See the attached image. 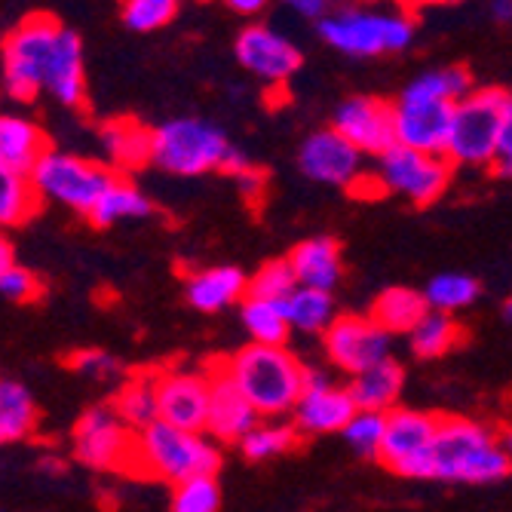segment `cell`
I'll use <instances>...</instances> for the list:
<instances>
[{
  "label": "cell",
  "instance_id": "obj_1",
  "mask_svg": "<svg viewBox=\"0 0 512 512\" xmlns=\"http://www.w3.org/2000/svg\"><path fill=\"white\" fill-rule=\"evenodd\" d=\"M470 92H473L470 71L460 65L439 68V71H430L411 80L402 89V96L393 102L396 145L445 157L454 108L457 102L467 99Z\"/></svg>",
  "mask_w": 512,
  "mask_h": 512
},
{
  "label": "cell",
  "instance_id": "obj_2",
  "mask_svg": "<svg viewBox=\"0 0 512 512\" xmlns=\"http://www.w3.org/2000/svg\"><path fill=\"white\" fill-rule=\"evenodd\" d=\"M221 362L230 381L252 402V408L270 421L295 411L307 384V368L286 347L249 344Z\"/></svg>",
  "mask_w": 512,
  "mask_h": 512
},
{
  "label": "cell",
  "instance_id": "obj_3",
  "mask_svg": "<svg viewBox=\"0 0 512 512\" xmlns=\"http://www.w3.org/2000/svg\"><path fill=\"white\" fill-rule=\"evenodd\" d=\"M154 163L172 175H203L212 169L243 175L252 169L246 154L227 142V135L197 117H178L154 129Z\"/></svg>",
  "mask_w": 512,
  "mask_h": 512
},
{
  "label": "cell",
  "instance_id": "obj_4",
  "mask_svg": "<svg viewBox=\"0 0 512 512\" xmlns=\"http://www.w3.org/2000/svg\"><path fill=\"white\" fill-rule=\"evenodd\" d=\"M509 457L497 436L463 417H442L436 439V479L463 485H491L509 473Z\"/></svg>",
  "mask_w": 512,
  "mask_h": 512
},
{
  "label": "cell",
  "instance_id": "obj_5",
  "mask_svg": "<svg viewBox=\"0 0 512 512\" xmlns=\"http://www.w3.org/2000/svg\"><path fill=\"white\" fill-rule=\"evenodd\" d=\"M218 467L221 454L209 439H203V433H184L157 421L135 439V476L181 485L200 476H215Z\"/></svg>",
  "mask_w": 512,
  "mask_h": 512
},
{
  "label": "cell",
  "instance_id": "obj_6",
  "mask_svg": "<svg viewBox=\"0 0 512 512\" xmlns=\"http://www.w3.org/2000/svg\"><path fill=\"white\" fill-rule=\"evenodd\" d=\"M319 37L347 56H384L399 53L414 40V22L396 10H332L319 25Z\"/></svg>",
  "mask_w": 512,
  "mask_h": 512
},
{
  "label": "cell",
  "instance_id": "obj_7",
  "mask_svg": "<svg viewBox=\"0 0 512 512\" xmlns=\"http://www.w3.org/2000/svg\"><path fill=\"white\" fill-rule=\"evenodd\" d=\"M506 89H473L467 99L457 102L454 123L448 135L445 157L451 166H491L500 148V132L506 117Z\"/></svg>",
  "mask_w": 512,
  "mask_h": 512
},
{
  "label": "cell",
  "instance_id": "obj_8",
  "mask_svg": "<svg viewBox=\"0 0 512 512\" xmlns=\"http://www.w3.org/2000/svg\"><path fill=\"white\" fill-rule=\"evenodd\" d=\"M65 25L50 13L25 16L4 43V83L19 102H34L46 89V68H50L56 40Z\"/></svg>",
  "mask_w": 512,
  "mask_h": 512
},
{
  "label": "cell",
  "instance_id": "obj_9",
  "mask_svg": "<svg viewBox=\"0 0 512 512\" xmlns=\"http://www.w3.org/2000/svg\"><path fill=\"white\" fill-rule=\"evenodd\" d=\"M114 178L117 175H111L99 163L62 151H50L31 172V184L37 188L40 200L62 203L86 218L96 212L102 194L111 188Z\"/></svg>",
  "mask_w": 512,
  "mask_h": 512
},
{
  "label": "cell",
  "instance_id": "obj_10",
  "mask_svg": "<svg viewBox=\"0 0 512 512\" xmlns=\"http://www.w3.org/2000/svg\"><path fill=\"white\" fill-rule=\"evenodd\" d=\"M442 417L411 408H393L387 414V436L381 463L405 479H436V439Z\"/></svg>",
  "mask_w": 512,
  "mask_h": 512
},
{
  "label": "cell",
  "instance_id": "obj_11",
  "mask_svg": "<svg viewBox=\"0 0 512 512\" xmlns=\"http://www.w3.org/2000/svg\"><path fill=\"white\" fill-rule=\"evenodd\" d=\"M138 433L114 411V405L89 408L74 427V457L89 470L132 473Z\"/></svg>",
  "mask_w": 512,
  "mask_h": 512
},
{
  "label": "cell",
  "instance_id": "obj_12",
  "mask_svg": "<svg viewBox=\"0 0 512 512\" xmlns=\"http://www.w3.org/2000/svg\"><path fill=\"white\" fill-rule=\"evenodd\" d=\"M375 172L381 175L390 194H399L417 206H430L448 188L451 160L442 154H424V151H411V148L396 145L393 151H387L381 157Z\"/></svg>",
  "mask_w": 512,
  "mask_h": 512
},
{
  "label": "cell",
  "instance_id": "obj_13",
  "mask_svg": "<svg viewBox=\"0 0 512 512\" xmlns=\"http://www.w3.org/2000/svg\"><path fill=\"white\" fill-rule=\"evenodd\" d=\"M329 362H335L350 378L365 375L390 359V335L371 316H338L332 329L322 335Z\"/></svg>",
  "mask_w": 512,
  "mask_h": 512
},
{
  "label": "cell",
  "instance_id": "obj_14",
  "mask_svg": "<svg viewBox=\"0 0 512 512\" xmlns=\"http://www.w3.org/2000/svg\"><path fill=\"white\" fill-rule=\"evenodd\" d=\"M356 402L347 387H335L322 371H307L304 393L295 405V427L304 436L344 433L356 417Z\"/></svg>",
  "mask_w": 512,
  "mask_h": 512
},
{
  "label": "cell",
  "instance_id": "obj_15",
  "mask_svg": "<svg viewBox=\"0 0 512 512\" xmlns=\"http://www.w3.org/2000/svg\"><path fill=\"white\" fill-rule=\"evenodd\" d=\"M209 375L194 371H169L157 375V414L160 421L184 430V433H206L209 424Z\"/></svg>",
  "mask_w": 512,
  "mask_h": 512
},
{
  "label": "cell",
  "instance_id": "obj_16",
  "mask_svg": "<svg viewBox=\"0 0 512 512\" xmlns=\"http://www.w3.org/2000/svg\"><path fill=\"white\" fill-rule=\"evenodd\" d=\"M332 129H338L356 151L375 154L378 160L396 148V114L393 105L381 99H347L335 111Z\"/></svg>",
  "mask_w": 512,
  "mask_h": 512
},
{
  "label": "cell",
  "instance_id": "obj_17",
  "mask_svg": "<svg viewBox=\"0 0 512 512\" xmlns=\"http://www.w3.org/2000/svg\"><path fill=\"white\" fill-rule=\"evenodd\" d=\"M240 65L264 83H286L301 68V50L267 25H249L237 37Z\"/></svg>",
  "mask_w": 512,
  "mask_h": 512
},
{
  "label": "cell",
  "instance_id": "obj_18",
  "mask_svg": "<svg viewBox=\"0 0 512 512\" xmlns=\"http://www.w3.org/2000/svg\"><path fill=\"white\" fill-rule=\"evenodd\" d=\"M298 166L307 178L322 184H350L365 172L362 169V151H356L338 129H319L301 145Z\"/></svg>",
  "mask_w": 512,
  "mask_h": 512
},
{
  "label": "cell",
  "instance_id": "obj_19",
  "mask_svg": "<svg viewBox=\"0 0 512 512\" xmlns=\"http://www.w3.org/2000/svg\"><path fill=\"white\" fill-rule=\"evenodd\" d=\"M209 424L206 433L215 436L218 442H243L258 424L261 414L252 408V402L243 396V390L230 381L224 371V362H218L209 371Z\"/></svg>",
  "mask_w": 512,
  "mask_h": 512
},
{
  "label": "cell",
  "instance_id": "obj_20",
  "mask_svg": "<svg viewBox=\"0 0 512 512\" xmlns=\"http://www.w3.org/2000/svg\"><path fill=\"white\" fill-rule=\"evenodd\" d=\"M46 89L68 105V108H83L86 105V77H83V46L80 37L71 28H62L56 50L46 68Z\"/></svg>",
  "mask_w": 512,
  "mask_h": 512
},
{
  "label": "cell",
  "instance_id": "obj_21",
  "mask_svg": "<svg viewBox=\"0 0 512 512\" xmlns=\"http://www.w3.org/2000/svg\"><path fill=\"white\" fill-rule=\"evenodd\" d=\"M249 279L237 267H209L194 276L184 279V298L200 313H218L230 304H237L240 298L246 301Z\"/></svg>",
  "mask_w": 512,
  "mask_h": 512
},
{
  "label": "cell",
  "instance_id": "obj_22",
  "mask_svg": "<svg viewBox=\"0 0 512 512\" xmlns=\"http://www.w3.org/2000/svg\"><path fill=\"white\" fill-rule=\"evenodd\" d=\"M289 264L298 276V286L332 292L341 283V246L332 237H313L292 249Z\"/></svg>",
  "mask_w": 512,
  "mask_h": 512
},
{
  "label": "cell",
  "instance_id": "obj_23",
  "mask_svg": "<svg viewBox=\"0 0 512 512\" xmlns=\"http://www.w3.org/2000/svg\"><path fill=\"white\" fill-rule=\"evenodd\" d=\"M46 154H50V145H46L43 132L34 123L10 114L0 120V172L31 178V172Z\"/></svg>",
  "mask_w": 512,
  "mask_h": 512
},
{
  "label": "cell",
  "instance_id": "obj_24",
  "mask_svg": "<svg viewBox=\"0 0 512 512\" xmlns=\"http://www.w3.org/2000/svg\"><path fill=\"white\" fill-rule=\"evenodd\" d=\"M405 387V371L396 359H387L375 368H368L365 375L350 381V396L356 402L359 411H378V414H390L393 408H399V396Z\"/></svg>",
  "mask_w": 512,
  "mask_h": 512
},
{
  "label": "cell",
  "instance_id": "obj_25",
  "mask_svg": "<svg viewBox=\"0 0 512 512\" xmlns=\"http://www.w3.org/2000/svg\"><path fill=\"white\" fill-rule=\"evenodd\" d=\"M430 313V304L424 292H414L408 286L384 289L375 304H371V319H375L387 335H411L417 325Z\"/></svg>",
  "mask_w": 512,
  "mask_h": 512
},
{
  "label": "cell",
  "instance_id": "obj_26",
  "mask_svg": "<svg viewBox=\"0 0 512 512\" xmlns=\"http://www.w3.org/2000/svg\"><path fill=\"white\" fill-rule=\"evenodd\" d=\"M105 148L111 154V160L117 166H142V163H154V132L138 126L135 120H117L108 123L105 132Z\"/></svg>",
  "mask_w": 512,
  "mask_h": 512
},
{
  "label": "cell",
  "instance_id": "obj_27",
  "mask_svg": "<svg viewBox=\"0 0 512 512\" xmlns=\"http://www.w3.org/2000/svg\"><path fill=\"white\" fill-rule=\"evenodd\" d=\"M283 307H286V319L292 329L307 332V335H325L332 329V322L338 319L332 292H319V289L298 286V292Z\"/></svg>",
  "mask_w": 512,
  "mask_h": 512
},
{
  "label": "cell",
  "instance_id": "obj_28",
  "mask_svg": "<svg viewBox=\"0 0 512 512\" xmlns=\"http://www.w3.org/2000/svg\"><path fill=\"white\" fill-rule=\"evenodd\" d=\"M37 427V405L31 393L16 384L4 381L0 384V439L4 442H22Z\"/></svg>",
  "mask_w": 512,
  "mask_h": 512
},
{
  "label": "cell",
  "instance_id": "obj_29",
  "mask_svg": "<svg viewBox=\"0 0 512 512\" xmlns=\"http://www.w3.org/2000/svg\"><path fill=\"white\" fill-rule=\"evenodd\" d=\"M240 316H243V325H246L252 344H261V347H286V338H289L292 325L286 319V307L283 304L246 298L240 304Z\"/></svg>",
  "mask_w": 512,
  "mask_h": 512
},
{
  "label": "cell",
  "instance_id": "obj_30",
  "mask_svg": "<svg viewBox=\"0 0 512 512\" xmlns=\"http://www.w3.org/2000/svg\"><path fill=\"white\" fill-rule=\"evenodd\" d=\"M151 200L135 188L132 181L126 178H114L111 181V188L102 194L96 212L89 215V221L96 224V227H111L117 221H126V218H145L151 215Z\"/></svg>",
  "mask_w": 512,
  "mask_h": 512
},
{
  "label": "cell",
  "instance_id": "obj_31",
  "mask_svg": "<svg viewBox=\"0 0 512 512\" xmlns=\"http://www.w3.org/2000/svg\"><path fill=\"white\" fill-rule=\"evenodd\" d=\"M114 411L135 433H142L151 424H157L160 421V414H157V378H132V381H126L117 390Z\"/></svg>",
  "mask_w": 512,
  "mask_h": 512
},
{
  "label": "cell",
  "instance_id": "obj_32",
  "mask_svg": "<svg viewBox=\"0 0 512 512\" xmlns=\"http://www.w3.org/2000/svg\"><path fill=\"white\" fill-rule=\"evenodd\" d=\"M424 298H427L430 310L451 316L457 310H467L479 298V283L467 273H439L427 283Z\"/></svg>",
  "mask_w": 512,
  "mask_h": 512
},
{
  "label": "cell",
  "instance_id": "obj_33",
  "mask_svg": "<svg viewBox=\"0 0 512 512\" xmlns=\"http://www.w3.org/2000/svg\"><path fill=\"white\" fill-rule=\"evenodd\" d=\"M408 338H411L414 356H421V359H436V356H445V353L460 341V325L454 322V316L430 310V313L424 316V322L417 325V329H414Z\"/></svg>",
  "mask_w": 512,
  "mask_h": 512
},
{
  "label": "cell",
  "instance_id": "obj_34",
  "mask_svg": "<svg viewBox=\"0 0 512 512\" xmlns=\"http://www.w3.org/2000/svg\"><path fill=\"white\" fill-rule=\"evenodd\" d=\"M40 206V194L28 175L0 172V221L4 227L28 221Z\"/></svg>",
  "mask_w": 512,
  "mask_h": 512
},
{
  "label": "cell",
  "instance_id": "obj_35",
  "mask_svg": "<svg viewBox=\"0 0 512 512\" xmlns=\"http://www.w3.org/2000/svg\"><path fill=\"white\" fill-rule=\"evenodd\" d=\"M295 292H298V276H295L289 258H276V261H267V264L249 279L246 298L286 304Z\"/></svg>",
  "mask_w": 512,
  "mask_h": 512
},
{
  "label": "cell",
  "instance_id": "obj_36",
  "mask_svg": "<svg viewBox=\"0 0 512 512\" xmlns=\"http://www.w3.org/2000/svg\"><path fill=\"white\" fill-rule=\"evenodd\" d=\"M295 442H298V427L295 424L264 421L240 442V448H243V454L249 460H270V457H279V454H286L289 448H295Z\"/></svg>",
  "mask_w": 512,
  "mask_h": 512
},
{
  "label": "cell",
  "instance_id": "obj_37",
  "mask_svg": "<svg viewBox=\"0 0 512 512\" xmlns=\"http://www.w3.org/2000/svg\"><path fill=\"white\" fill-rule=\"evenodd\" d=\"M341 436L347 439V445L356 454H362V457H378L381 460V448H384V436H387V414L356 411V417L347 424V430Z\"/></svg>",
  "mask_w": 512,
  "mask_h": 512
},
{
  "label": "cell",
  "instance_id": "obj_38",
  "mask_svg": "<svg viewBox=\"0 0 512 512\" xmlns=\"http://www.w3.org/2000/svg\"><path fill=\"white\" fill-rule=\"evenodd\" d=\"M218 509H221V488H218L215 476L181 482L172 491L169 512H218Z\"/></svg>",
  "mask_w": 512,
  "mask_h": 512
},
{
  "label": "cell",
  "instance_id": "obj_39",
  "mask_svg": "<svg viewBox=\"0 0 512 512\" xmlns=\"http://www.w3.org/2000/svg\"><path fill=\"white\" fill-rule=\"evenodd\" d=\"M178 16L175 0H126L120 19L132 31H157Z\"/></svg>",
  "mask_w": 512,
  "mask_h": 512
},
{
  "label": "cell",
  "instance_id": "obj_40",
  "mask_svg": "<svg viewBox=\"0 0 512 512\" xmlns=\"http://www.w3.org/2000/svg\"><path fill=\"white\" fill-rule=\"evenodd\" d=\"M0 292H4L7 301L28 304V301H37L43 289H40L37 276H34L28 267L16 264V267H10V270L0 273Z\"/></svg>",
  "mask_w": 512,
  "mask_h": 512
},
{
  "label": "cell",
  "instance_id": "obj_41",
  "mask_svg": "<svg viewBox=\"0 0 512 512\" xmlns=\"http://www.w3.org/2000/svg\"><path fill=\"white\" fill-rule=\"evenodd\" d=\"M68 365L74 371H80V375L96 378V381H108V378H114L117 371H120V362L111 353H105V350H80V353H71L68 356Z\"/></svg>",
  "mask_w": 512,
  "mask_h": 512
},
{
  "label": "cell",
  "instance_id": "obj_42",
  "mask_svg": "<svg viewBox=\"0 0 512 512\" xmlns=\"http://www.w3.org/2000/svg\"><path fill=\"white\" fill-rule=\"evenodd\" d=\"M491 169L503 178H512V92L506 102V117H503V132H500V148L491 163Z\"/></svg>",
  "mask_w": 512,
  "mask_h": 512
},
{
  "label": "cell",
  "instance_id": "obj_43",
  "mask_svg": "<svg viewBox=\"0 0 512 512\" xmlns=\"http://www.w3.org/2000/svg\"><path fill=\"white\" fill-rule=\"evenodd\" d=\"M347 191H350V197H356V200H378V197L387 194V184L381 181L378 172H362Z\"/></svg>",
  "mask_w": 512,
  "mask_h": 512
},
{
  "label": "cell",
  "instance_id": "obj_44",
  "mask_svg": "<svg viewBox=\"0 0 512 512\" xmlns=\"http://www.w3.org/2000/svg\"><path fill=\"white\" fill-rule=\"evenodd\" d=\"M292 10H295V13H301L304 19H316V22H322L325 16L332 13V7L325 4V0H295Z\"/></svg>",
  "mask_w": 512,
  "mask_h": 512
},
{
  "label": "cell",
  "instance_id": "obj_45",
  "mask_svg": "<svg viewBox=\"0 0 512 512\" xmlns=\"http://www.w3.org/2000/svg\"><path fill=\"white\" fill-rule=\"evenodd\" d=\"M237 181H240V188H243L249 197H258V194L264 191V172H261V169H255V166H252L249 172H243Z\"/></svg>",
  "mask_w": 512,
  "mask_h": 512
},
{
  "label": "cell",
  "instance_id": "obj_46",
  "mask_svg": "<svg viewBox=\"0 0 512 512\" xmlns=\"http://www.w3.org/2000/svg\"><path fill=\"white\" fill-rule=\"evenodd\" d=\"M230 10L240 13V16H252L264 10V0H230Z\"/></svg>",
  "mask_w": 512,
  "mask_h": 512
},
{
  "label": "cell",
  "instance_id": "obj_47",
  "mask_svg": "<svg viewBox=\"0 0 512 512\" xmlns=\"http://www.w3.org/2000/svg\"><path fill=\"white\" fill-rule=\"evenodd\" d=\"M491 16L497 22H512V0H494V4H491Z\"/></svg>",
  "mask_w": 512,
  "mask_h": 512
},
{
  "label": "cell",
  "instance_id": "obj_48",
  "mask_svg": "<svg viewBox=\"0 0 512 512\" xmlns=\"http://www.w3.org/2000/svg\"><path fill=\"white\" fill-rule=\"evenodd\" d=\"M10 267H16V261H13V243L10 240H0V273L10 270Z\"/></svg>",
  "mask_w": 512,
  "mask_h": 512
},
{
  "label": "cell",
  "instance_id": "obj_49",
  "mask_svg": "<svg viewBox=\"0 0 512 512\" xmlns=\"http://www.w3.org/2000/svg\"><path fill=\"white\" fill-rule=\"evenodd\" d=\"M503 448H506V457H509V467H512V433L503 436Z\"/></svg>",
  "mask_w": 512,
  "mask_h": 512
},
{
  "label": "cell",
  "instance_id": "obj_50",
  "mask_svg": "<svg viewBox=\"0 0 512 512\" xmlns=\"http://www.w3.org/2000/svg\"><path fill=\"white\" fill-rule=\"evenodd\" d=\"M503 319H506V322L512 325V298H509V301L503 304Z\"/></svg>",
  "mask_w": 512,
  "mask_h": 512
}]
</instances>
